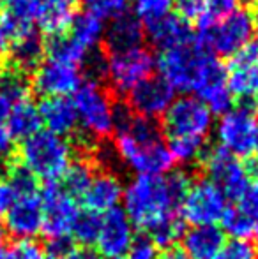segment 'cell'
Segmentation results:
<instances>
[{
  "instance_id": "c3c4849f",
  "label": "cell",
  "mask_w": 258,
  "mask_h": 259,
  "mask_svg": "<svg viewBox=\"0 0 258 259\" xmlns=\"http://www.w3.org/2000/svg\"><path fill=\"white\" fill-rule=\"evenodd\" d=\"M159 259H188V257L180 247H170V249L163 250V254H159Z\"/></svg>"
},
{
  "instance_id": "b9f144b4",
  "label": "cell",
  "mask_w": 258,
  "mask_h": 259,
  "mask_svg": "<svg viewBox=\"0 0 258 259\" xmlns=\"http://www.w3.org/2000/svg\"><path fill=\"white\" fill-rule=\"evenodd\" d=\"M18 191L16 187L13 185V182H11L9 177H6V175H0V217H6L7 211L13 208V205L16 203L18 199Z\"/></svg>"
},
{
  "instance_id": "74e56055",
  "label": "cell",
  "mask_w": 258,
  "mask_h": 259,
  "mask_svg": "<svg viewBox=\"0 0 258 259\" xmlns=\"http://www.w3.org/2000/svg\"><path fill=\"white\" fill-rule=\"evenodd\" d=\"M4 259H45V250L35 240H16L6 247Z\"/></svg>"
},
{
  "instance_id": "1f68e13d",
  "label": "cell",
  "mask_w": 258,
  "mask_h": 259,
  "mask_svg": "<svg viewBox=\"0 0 258 259\" xmlns=\"http://www.w3.org/2000/svg\"><path fill=\"white\" fill-rule=\"evenodd\" d=\"M166 145H168L173 164L177 162L180 166L198 162L207 152L205 140H195V138H172Z\"/></svg>"
},
{
  "instance_id": "7bdbcfd3",
  "label": "cell",
  "mask_w": 258,
  "mask_h": 259,
  "mask_svg": "<svg viewBox=\"0 0 258 259\" xmlns=\"http://www.w3.org/2000/svg\"><path fill=\"white\" fill-rule=\"evenodd\" d=\"M242 0H207V14L212 18H223L241 9Z\"/></svg>"
},
{
  "instance_id": "9a60e30c",
  "label": "cell",
  "mask_w": 258,
  "mask_h": 259,
  "mask_svg": "<svg viewBox=\"0 0 258 259\" xmlns=\"http://www.w3.org/2000/svg\"><path fill=\"white\" fill-rule=\"evenodd\" d=\"M82 81L83 78L78 67L48 58L35 67L32 85L39 96L48 99V97L72 96L82 85Z\"/></svg>"
},
{
  "instance_id": "f35d334b",
  "label": "cell",
  "mask_w": 258,
  "mask_h": 259,
  "mask_svg": "<svg viewBox=\"0 0 258 259\" xmlns=\"http://www.w3.org/2000/svg\"><path fill=\"white\" fill-rule=\"evenodd\" d=\"M173 9L186 23H198L207 14V0H173Z\"/></svg>"
},
{
  "instance_id": "44dd1931",
  "label": "cell",
  "mask_w": 258,
  "mask_h": 259,
  "mask_svg": "<svg viewBox=\"0 0 258 259\" xmlns=\"http://www.w3.org/2000/svg\"><path fill=\"white\" fill-rule=\"evenodd\" d=\"M38 108L41 123L48 133L67 138L78 127L75 104L69 97H48V99H43Z\"/></svg>"
},
{
  "instance_id": "52a82bcc",
  "label": "cell",
  "mask_w": 258,
  "mask_h": 259,
  "mask_svg": "<svg viewBox=\"0 0 258 259\" xmlns=\"http://www.w3.org/2000/svg\"><path fill=\"white\" fill-rule=\"evenodd\" d=\"M258 133V115L251 104L232 108L219 116L216 123L217 147L225 148L237 159H246L255 154V141Z\"/></svg>"
},
{
  "instance_id": "7dc6e473",
  "label": "cell",
  "mask_w": 258,
  "mask_h": 259,
  "mask_svg": "<svg viewBox=\"0 0 258 259\" xmlns=\"http://www.w3.org/2000/svg\"><path fill=\"white\" fill-rule=\"evenodd\" d=\"M11 41H13V35L9 34V30H7V28L4 27L2 21H0V55L6 53L7 50H9Z\"/></svg>"
},
{
  "instance_id": "6da1fadb",
  "label": "cell",
  "mask_w": 258,
  "mask_h": 259,
  "mask_svg": "<svg viewBox=\"0 0 258 259\" xmlns=\"http://www.w3.org/2000/svg\"><path fill=\"white\" fill-rule=\"evenodd\" d=\"M193 178L186 171H170L163 177H134L124 187L122 203L134 229L151 233L166 219L179 215Z\"/></svg>"
},
{
  "instance_id": "f907efd6",
  "label": "cell",
  "mask_w": 258,
  "mask_h": 259,
  "mask_svg": "<svg viewBox=\"0 0 258 259\" xmlns=\"http://www.w3.org/2000/svg\"><path fill=\"white\" fill-rule=\"evenodd\" d=\"M255 154L258 157V133H256V141H255Z\"/></svg>"
},
{
  "instance_id": "60d3db41",
  "label": "cell",
  "mask_w": 258,
  "mask_h": 259,
  "mask_svg": "<svg viewBox=\"0 0 258 259\" xmlns=\"http://www.w3.org/2000/svg\"><path fill=\"white\" fill-rule=\"evenodd\" d=\"M126 259H159V249L147 236H136Z\"/></svg>"
},
{
  "instance_id": "2e32d148",
  "label": "cell",
  "mask_w": 258,
  "mask_h": 259,
  "mask_svg": "<svg viewBox=\"0 0 258 259\" xmlns=\"http://www.w3.org/2000/svg\"><path fill=\"white\" fill-rule=\"evenodd\" d=\"M173 101L175 92L172 87L159 76H151L128 94V109L133 115L156 120L165 116Z\"/></svg>"
},
{
  "instance_id": "7a4b0ae2",
  "label": "cell",
  "mask_w": 258,
  "mask_h": 259,
  "mask_svg": "<svg viewBox=\"0 0 258 259\" xmlns=\"http://www.w3.org/2000/svg\"><path fill=\"white\" fill-rule=\"evenodd\" d=\"M114 134L115 152L136 177H163L172 171V155L156 120L117 108Z\"/></svg>"
},
{
  "instance_id": "d6a6232c",
  "label": "cell",
  "mask_w": 258,
  "mask_h": 259,
  "mask_svg": "<svg viewBox=\"0 0 258 259\" xmlns=\"http://www.w3.org/2000/svg\"><path fill=\"white\" fill-rule=\"evenodd\" d=\"M184 233H186V222L180 219V215H175L172 219H166L161 224H158L151 233H147V238H151L156 243V247L161 249H170L175 247L179 240H182Z\"/></svg>"
},
{
  "instance_id": "f1b7e54d",
  "label": "cell",
  "mask_w": 258,
  "mask_h": 259,
  "mask_svg": "<svg viewBox=\"0 0 258 259\" xmlns=\"http://www.w3.org/2000/svg\"><path fill=\"white\" fill-rule=\"evenodd\" d=\"M48 55L52 60L62 62V64L75 65V67H85L87 62H89L90 55L89 52L78 46L67 34L59 35V37H52L48 45Z\"/></svg>"
},
{
  "instance_id": "3957f363",
  "label": "cell",
  "mask_w": 258,
  "mask_h": 259,
  "mask_svg": "<svg viewBox=\"0 0 258 259\" xmlns=\"http://www.w3.org/2000/svg\"><path fill=\"white\" fill-rule=\"evenodd\" d=\"M156 69L159 78L165 79L173 92L195 97L209 83L227 76L217 57L207 52L196 39L161 52L159 58H156Z\"/></svg>"
},
{
  "instance_id": "ba28073f",
  "label": "cell",
  "mask_w": 258,
  "mask_h": 259,
  "mask_svg": "<svg viewBox=\"0 0 258 259\" xmlns=\"http://www.w3.org/2000/svg\"><path fill=\"white\" fill-rule=\"evenodd\" d=\"M156 57L145 46L110 53L104 58V76L117 94L128 96L141 81L154 76Z\"/></svg>"
},
{
  "instance_id": "bcb514c9",
  "label": "cell",
  "mask_w": 258,
  "mask_h": 259,
  "mask_svg": "<svg viewBox=\"0 0 258 259\" xmlns=\"http://www.w3.org/2000/svg\"><path fill=\"white\" fill-rule=\"evenodd\" d=\"M14 104H18L16 101H14L9 94H6L4 90H0V120H2V122L7 118V115H9V111L13 109Z\"/></svg>"
},
{
  "instance_id": "83f0119b",
  "label": "cell",
  "mask_w": 258,
  "mask_h": 259,
  "mask_svg": "<svg viewBox=\"0 0 258 259\" xmlns=\"http://www.w3.org/2000/svg\"><path fill=\"white\" fill-rule=\"evenodd\" d=\"M94 177H96V171L87 160H72L62 178V189L80 203L85 192L89 191Z\"/></svg>"
},
{
  "instance_id": "603a6c76",
  "label": "cell",
  "mask_w": 258,
  "mask_h": 259,
  "mask_svg": "<svg viewBox=\"0 0 258 259\" xmlns=\"http://www.w3.org/2000/svg\"><path fill=\"white\" fill-rule=\"evenodd\" d=\"M145 35L161 52L188 45V42L196 39L191 25L186 23L184 20H180L175 14H170V16L163 18V20L156 21V23L147 25L145 27Z\"/></svg>"
},
{
  "instance_id": "9c48e42d",
  "label": "cell",
  "mask_w": 258,
  "mask_h": 259,
  "mask_svg": "<svg viewBox=\"0 0 258 259\" xmlns=\"http://www.w3.org/2000/svg\"><path fill=\"white\" fill-rule=\"evenodd\" d=\"M214 125V115L195 96L177 97L163 116V133L172 138L207 140Z\"/></svg>"
},
{
  "instance_id": "4316f807",
  "label": "cell",
  "mask_w": 258,
  "mask_h": 259,
  "mask_svg": "<svg viewBox=\"0 0 258 259\" xmlns=\"http://www.w3.org/2000/svg\"><path fill=\"white\" fill-rule=\"evenodd\" d=\"M104 28H106V25H104L103 20H99V18L92 16V14L83 11L82 14H76L67 35L76 45L82 46L85 52L90 53L94 48L99 46L101 41H103Z\"/></svg>"
},
{
  "instance_id": "8992f818",
  "label": "cell",
  "mask_w": 258,
  "mask_h": 259,
  "mask_svg": "<svg viewBox=\"0 0 258 259\" xmlns=\"http://www.w3.org/2000/svg\"><path fill=\"white\" fill-rule=\"evenodd\" d=\"M71 101L76 109L78 125L90 138L103 140L114 134L117 106L97 79H83L71 96Z\"/></svg>"
},
{
  "instance_id": "7402d4cb",
  "label": "cell",
  "mask_w": 258,
  "mask_h": 259,
  "mask_svg": "<svg viewBox=\"0 0 258 259\" xmlns=\"http://www.w3.org/2000/svg\"><path fill=\"white\" fill-rule=\"evenodd\" d=\"M227 242L219 226H191L182 236V252L188 259H214Z\"/></svg>"
},
{
  "instance_id": "484cf974",
  "label": "cell",
  "mask_w": 258,
  "mask_h": 259,
  "mask_svg": "<svg viewBox=\"0 0 258 259\" xmlns=\"http://www.w3.org/2000/svg\"><path fill=\"white\" fill-rule=\"evenodd\" d=\"M39 0H2V14L0 21L9 30V34L18 35L25 30H30L35 21Z\"/></svg>"
},
{
  "instance_id": "d6986e66",
  "label": "cell",
  "mask_w": 258,
  "mask_h": 259,
  "mask_svg": "<svg viewBox=\"0 0 258 259\" xmlns=\"http://www.w3.org/2000/svg\"><path fill=\"white\" fill-rule=\"evenodd\" d=\"M78 0H39L35 23L50 37H59L69 32L75 21Z\"/></svg>"
},
{
  "instance_id": "5b68a950",
  "label": "cell",
  "mask_w": 258,
  "mask_h": 259,
  "mask_svg": "<svg viewBox=\"0 0 258 259\" xmlns=\"http://www.w3.org/2000/svg\"><path fill=\"white\" fill-rule=\"evenodd\" d=\"M72 147L65 138L39 131L27 138L20 147L21 167L27 169L35 180L46 184H59L72 164Z\"/></svg>"
},
{
  "instance_id": "8fae6325",
  "label": "cell",
  "mask_w": 258,
  "mask_h": 259,
  "mask_svg": "<svg viewBox=\"0 0 258 259\" xmlns=\"http://www.w3.org/2000/svg\"><path fill=\"white\" fill-rule=\"evenodd\" d=\"M227 208L228 199L221 189L209 178H198L191 182L179 215L191 226H217Z\"/></svg>"
},
{
  "instance_id": "cb8c5ba5",
  "label": "cell",
  "mask_w": 258,
  "mask_h": 259,
  "mask_svg": "<svg viewBox=\"0 0 258 259\" xmlns=\"http://www.w3.org/2000/svg\"><path fill=\"white\" fill-rule=\"evenodd\" d=\"M45 50H46L45 42H43L41 35L34 28L14 35L9 46L14 69H18L21 72L28 71V69H35L41 64Z\"/></svg>"
},
{
  "instance_id": "30bf717a",
  "label": "cell",
  "mask_w": 258,
  "mask_h": 259,
  "mask_svg": "<svg viewBox=\"0 0 258 259\" xmlns=\"http://www.w3.org/2000/svg\"><path fill=\"white\" fill-rule=\"evenodd\" d=\"M202 162L205 166V178H209L212 184L221 189L225 198L228 201H234V205L241 201L251 184L248 166L221 147L207 150Z\"/></svg>"
},
{
  "instance_id": "d590c367",
  "label": "cell",
  "mask_w": 258,
  "mask_h": 259,
  "mask_svg": "<svg viewBox=\"0 0 258 259\" xmlns=\"http://www.w3.org/2000/svg\"><path fill=\"white\" fill-rule=\"evenodd\" d=\"M85 13L99 20H114L128 11V0H82Z\"/></svg>"
},
{
  "instance_id": "836d02e7",
  "label": "cell",
  "mask_w": 258,
  "mask_h": 259,
  "mask_svg": "<svg viewBox=\"0 0 258 259\" xmlns=\"http://www.w3.org/2000/svg\"><path fill=\"white\" fill-rule=\"evenodd\" d=\"M173 11V0H133V14L143 23V27L163 18Z\"/></svg>"
},
{
  "instance_id": "ffe728a7",
  "label": "cell",
  "mask_w": 258,
  "mask_h": 259,
  "mask_svg": "<svg viewBox=\"0 0 258 259\" xmlns=\"http://www.w3.org/2000/svg\"><path fill=\"white\" fill-rule=\"evenodd\" d=\"M145 39V27L133 13L126 11L124 14L110 20V25L104 28L103 41L106 42V48L110 53L126 52L138 46H143Z\"/></svg>"
},
{
  "instance_id": "277c9868",
  "label": "cell",
  "mask_w": 258,
  "mask_h": 259,
  "mask_svg": "<svg viewBox=\"0 0 258 259\" xmlns=\"http://www.w3.org/2000/svg\"><path fill=\"white\" fill-rule=\"evenodd\" d=\"M196 41L214 57H234L251 45L256 32V20L248 9H237L223 18L205 14L196 23Z\"/></svg>"
},
{
  "instance_id": "681fc988",
  "label": "cell",
  "mask_w": 258,
  "mask_h": 259,
  "mask_svg": "<svg viewBox=\"0 0 258 259\" xmlns=\"http://www.w3.org/2000/svg\"><path fill=\"white\" fill-rule=\"evenodd\" d=\"M6 257V236H4L2 229H0V259Z\"/></svg>"
},
{
  "instance_id": "e575fe53",
  "label": "cell",
  "mask_w": 258,
  "mask_h": 259,
  "mask_svg": "<svg viewBox=\"0 0 258 259\" xmlns=\"http://www.w3.org/2000/svg\"><path fill=\"white\" fill-rule=\"evenodd\" d=\"M101 229V215L89 210H82L78 221L72 229V240L80 243L82 247H94L97 242Z\"/></svg>"
},
{
  "instance_id": "4dcf8cb0",
  "label": "cell",
  "mask_w": 258,
  "mask_h": 259,
  "mask_svg": "<svg viewBox=\"0 0 258 259\" xmlns=\"http://www.w3.org/2000/svg\"><path fill=\"white\" fill-rule=\"evenodd\" d=\"M196 97L207 106V109L212 115H219V116H223L225 113H228L234 108V99H235L227 85V76L209 83L205 89L200 90V94Z\"/></svg>"
},
{
  "instance_id": "ab89813d",
  "label": "cell",
  "mask_w": 258,
  "mask_h": 259,
  "mask_svg": "<svg viewBox=\"0 0 258 259\" xmlns=\"http://www.w3.org/2000/svg\"><path fill=\"white\" fill-rule=\"evenodd\" d=\"M237 205H241L249 213L253 221V238L258 240V178H253L246 194Z\"/></svg>"
},
{
  "instance_id": "ac0fdd59",
  "label": "cell",
  "mask_w": 258,
  "mask_h": 259,
  "mask_svg": "<svg viewBox=\"0 0 258 259\" xmlns=\"http://www.w3.org/2000/svg\"><path fill=\"white\" fill-rule=\"evenodd\" d=\"M122 194H124V185L117 175L104 171V173H96L82 201L85 210L103 215L114 208H119L122 203Z\"/></svg>"
},
{
  "instance_id": "e0dca14e",
  "label": "cell",
  "mask_w": 258,
  "mask_h": 259,
  "mask_svg": "<svg viewBox=\"0 0 258 259\" xmlns=\"http://www.w3.org/2000/svg\"><path fill=\"white\" fill-rule=\"evenodd\" d=\"M4 224L11 236L16 240H34L43 229V199L41 192L20 194L7 215Z\"/></svg>"
},
{
  "instance_id": "4fadbf2b",
  "label": "cell",
  "mask_w": 258,
  "mask_h": 259,
  "mask_svg": "<svg viewBox=\"0 0 258 259\" xmlns=\"http://www.w3.org/2000/svg\"><path fill=\"white\" fill-rule=\"evenodd\" d=\"M134 238V226L121 206L101 215L96 250L104 259H126Z\"/></svg>"
},
{
  "instance_id": "8d00e7d4",
  "label": "cell",
  "mask_w": 258,
  "mask_h": 259,
  "mask_svg": "<svg viewBox=\"0 0 258 259\" xmlns=\"http://www.w3.org/2000/svg\"><path fill=\"white\" fill-rule=\"evenodd\" d=\"M214 259H258V249L249 240H230Z\"/></svg>"
},
{
  "instance_id": "f546056e",
  "label": "cell",
  "mask_w": 258,
  "mask_h": 259,
  "mask_svg": "<svg viewBox=\"0 0 258 259\" xmlns=\"http://www.w3.org/2000/svg\"><path fill=\"white\" fill-rule=\"evenodd\" d=\"M221 231L232 240H249L253 238V221L249 213L241 205H232L225 210L221 217Z\"/></svg>"
},
{
  "instance_id": "7c38bea8",
  "label": "cell",
  "mask_w": 258,
  "mask_h": 259,
  "mask_svg": "<svg viewBox=\"0 0 258 259\" xmlns=\"http://www.w3.org/2000/svg\"><path fill=\"white\" fill-rule=\"evenodd\" d=\"M43 199V229L48 240L72 238V229L82 208L75 198L67 194L60 184H46Z\"/></svg>"
},
{
  "instance_id": "f6af8a7d",
  "label": "cell",
  "mask_w": 258,
  "mask_h": 259,
  "mask_svg": "<svg viewBox=\"0 0 258 259\" xmlns=\"http://www.w3.org/2000/svg\"><path fill=\"white\" fill-rule=\"evenodd\" d=\"M65 259H104L94 247H75Z\"/></svg>"
},
{
  "instance_id": "ee69618b",
  "label": "cell",
  "mask_w": 258,
  "mask_h": 259,
  "mask_svg": "<svg viewBox=\"0 0 258 259\" xmlns=\"http://www.w3.org/2000/svg\"><path fill=\"white\" fill-rule=\"evenodd\" d=\"M13 141L14 140L9 134V131H7L6 123L0 120V164L6 162V159L13 152Z\"/></svg>"
},
{
  "instance_id": "5bb4252c",
  "label": "cell",
  "mask_w": 258,
  "mask_h": 259,
  "mask_svg": "<svg viewBox=\"0 0 258 259\" xmlns=\"http://www.w3.org/2000/svg\"><path fill=\"white\" fill-rule=\"evenodd\" d=\"M227 85L232 96L248 103L258 101V45H249L234 57L225 67Z\"/></svg>"
},
{
  "instance_id": "d4e9b609",
  "label": "cell",
  "mask_w": 258,
  "mask_h": 259,
  "mask_svg": "<svg viewBox=\"0 0 258 259\" xmlns=\"http://www.w3.org/2000/svg\"><path fill=\"white\" fill-rule=\"evenodd\" d=\"M4 123H6L13 140L21 141L34 136L43 127L41 116H39V108L30 99H25L21 103L14 104Z\"/></svg>"
}]
</instances>
